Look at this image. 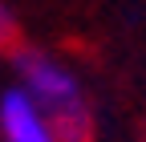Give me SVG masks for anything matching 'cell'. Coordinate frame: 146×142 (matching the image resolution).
I'll use <instances>...</instances> for the list:
<instances>
[{
  "label": "cell",
  "mask_w": 146,
  "mask_h": 142,
  "mask_svg": "<svg viewBox=\"0 0 146 142\" xmlns=\"http://www.w3.org/2000/svg\"><path fill=\"white\" fill-rule=\"evenodd\" d=\"M8 37H12V25H8V12L0 8V41H8Z\"/></svg>",
  "instance_id": "3957f363"
},
{
  "label": "cell",
  "mask_w": 146,
  "mask_h": 142,
  "mask_svg": "<svg viewBox=\"0 0 146 142\" xmlns=\"http://www.w3.org/2000/svg\"><path fill=\"white\" fill-rule=\"evenodd\" d=\"M16 73H21V85L45 106V114L53 118V130H57L61 142H89L94 126H89L85 90L57 57L21 49L16 53Z\"/></svg>",
  "instance_id": "6da1fadb"
},
{
  "label": "cell",
  "mask_w": 146,
  "mask_h": 142,
  "mask_svg": "<svg viewBox=\"0 0 146 142\" xmlns=\"http://www.w3.org/2000/svg\"><path fill=\"white\" fill-rule=\"evenodd\" d=\"M0 138L4 142H61L53 130V118L25 85L0 94Z\"/></svg>",
  "instance_id": "7a4b0ae2"
}]
</instances>
